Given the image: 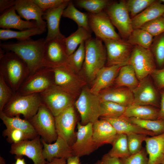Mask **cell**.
I'll return each instance as SVG.
<instances>
[{
	"instance_id": "cell-1",
	"label": "cell",
	"mask_w": 164,
	"mask_h": 164,
	"mask_svg": "<svg viewBox=\"0 0 164 164\" xmlns=\"http://www.w3.org/2000/svg\"><path fill=\"white\" fill-rule=\"evenodd\" d=\"M45 45L44 39L33 40L30 38L16 42L1 43L0 47L21 58L27 65L30 75L43 67Z\"/></svg>"
},
{
	"instance_id": "cell-2",
	"label": "cell",
	"mask_w": 164,
	"mask_h": 164,
	"mask_svg": "<svg viewBox=\"0 0 164 164\" xmlns=\"http://www.w3.org/2000/svg\"><path fill=\"white\" fill-rule=\"evenodd\" d=\"M26 63L12 52H7L0 55V75L14 93L30 75Z\"/></svg>"
},
{
	"instance_id": "cell-3",
	"label": "cell",
	"mask_w": 164,
	"mask_h": 164,
	"mask_svg": "<svg viewBox=\"0 0 164 164\" xmlns=\"http://www.w3.org/2000/svg\"><path fill=\"white\" fill-rule=\"evenodd\" d=\"M85 46V56L82 67L87 80L93 82L98 72L106 64V51L103 41L96 37L86 41Z\"/></svg>"
},
{
	"instance_id": "cell-4",
	"label": "cell",
	"mask_w": 164,
	"mask_h": 164,
	"mask_svg": "<svg viewBox=\"0 0 164 164\" xmlns=\"http://www.w3.org/2000/svg\"><path fill=\"white\" fill-rule=\"evenodd\" d=\"M42 104L39 93L22 95L17 92L14 93L2 111L10 117L22 114L25 119L28 120L36 114Z\"/></svg>"
},
{
	"instance_id": "cell-5",
	"label": "cell",
	"mask_w": 164,
	"mask_h": 164,
	"mask_svg": "<svg viewBox=\"0 0 164 164\" xmlns=\"http://www.w3.org/2000/svg\"><path fill=\"white\" fill-rule=\"evenodd\" d=\"M101 101L98 95L92 93L87 88L82 89L75 105L79 113L81 124L85 125L88 123L93 124L100 117Z\"/></svg>"
},
{
	"instance_id": "cell-6",
	"label": "cell",
	"mask_w": 164,
	"mask_h": 164,
	"mask_svg": "<svg viewBox=\"0 0 164 164\" xmlns=\"http://www.w3.org/2000/svg\"><path fill=\"white\" fill-rule=\"evenodd\" d=\"M38 135L47 143L56 141L58 137L55 117L43 103L36 114L28 120Z\"/></svg>"
},
{
	"instance_id": "cell-7",
	"label": "cell",
	"mask_w": 164,
	"mask_h": 164,
	"mask_svg": "<svg viewBox=\"0 0 164 164\" xmlns=\"http://www.w3.org/2000/svg\"><path fill=\"white\" fill-rule=\"evenodd\" d=\"M39 94L42 103L54 117L73 105L76 97L55 84Z\"/></svg>"
},
{
	"instance_id": "cell-8",
	"label": "cell",
	"mask_w": 164,
	"mask_h": 164,
	"mask_svg": "<svg viewBox=\"0 0 164 164\" xmlns=\"http://www.w3.org/2000/svg\"><path fill=\"white\" fill-rule=\"evenodd\" d=\"M54 84L53 69L43 67L29 75L17 92L22 95L40 93Z\"/></svg>"
},
{
	"instance_id": "cell-9",
	"label": "cell",
	"mask_w": 164,
	"mask_h": 164,
	"mask_svg": "<svg viewBox=\"0 0 164 164\" xmlns=\"http://www.w3.org/2000/svg\"><path fill=\"white\" fill-rule=\"evenodd\" d=\"M124 39H128L133 29L125 1L113 2L104 10Z\"/></svg>"
},
{
	"instance_id": "cell-10",
	"label": "cell",
	"mask_w": 164,
	"mask_h": 164,
	"mask_svg": "<svg viewBox=\"0 0 164 164\" xmlns=\"http://www.w3.org/2000/svg\"><path fill=\"white\" fill-rule=\"evenodd\" d=\"M65 37L61 33L54 38L45 42L43 67L53 69L67 64L68 56L65 46Z\"/></svg>"
},
{
	"instance_id": "cell-11",
	"label": "cell",
	"mask_w": 164,
	"mask_h": 164,
	"mask_svg": "<svg viewBox=\"0 0 164 164\" xmlns=\"http://www.w3.org/2000/svg\"><path fill=\"white\" fill-rule=\"evenodd\" d=\"M52 69L55 84L75 97L86 84L84 80L67 64Z\"/></svg>"
},
{
	"instance_id": "cell-12",
	"label": "cell",
	"mask_w": 164,
	"mask_h": 164,
	"mask_svg": "<svg viewBox=\"0 0 164 164\" xmlns=\"http://www.w3.org/2000/svg\"><path fill=\"white\" fill-rule=\"evenodd\" d=\"M139 81L151 74L156 69L154 56L150 49L134 46L128 62Z\"/></svg>"
},
{
	"instance_id": "cell-13",
	"label": "cell",
	"mask_w": 164,
	"mask_h": 164,
	"mask_svg": "<svg viewBox=\"0 0 164 164\" xmlns=\"http://www.w3.org/2000/svg\"><path fill=\"white\" fill-rule=\"evenodd\" d=\"M105 47L107 56L106 66L120 64H128L134 46L127 40L105 39L102 40Z\"/></svg>"
},
{
	"instance_id": "cell-14",
	"label": "cell",
	"mask_w": 164,
	"mask_h": 164,
	"mask_svg": "<svg viewBox=\"0 0 164 164\" xmlns=\"http://www.w3.org/2000/svg\"><path fill=\"white\" fill-rule=\"evenodd\" d=\"M43 144L40 136L11 145L10 152L15 156L25 155L31 159L34 164H46L43 155Z\"/></svg>"
},
{
	"instance_id": "cell-15",
	"label": "cell",
	"mask_w": 164,
	"mask_h": 164,
	"mask_svg": "<svg viewBox=\"0 0 164 164\" xmlns=\"http://www.w3.org/2000/svg\"><path fill=\"white\" fill-rule=\"evenodd\" d=\"M88 14L89 26L96 37L102 41L121 39L115 31L114 26L104 11L97 14Z\"/></svg>"
},
{
	"instance_id": "cell-16",
	"label": "cell",
	"mask_w": 164,
	"mask_h": 164,
	"mask_svg": "<svg viewBox=\"0 0 164 164\" xmlns=\"http://www.w3.org/2000/svg\"><path fill=\"white\" fill-rule=\"evenodd\" d=\"M93 125L91 123L83 125L77 123L76 140L71 146L73 155H88L97 149L93 139Z\"/></svg>"
},
{
	"instance_id": "cell-17",
	"label": "cell",
	"mask_w": 164,
	"mask_h": 164,
	"mask_svg": "<svg viewBox=\"0 0 164 164\" xmlns=\"http://www.w3.org/2000/svg\"><path fill=\"white\" fill-rule=\"evenodd\" d=\"M54 117L58 136L64 139L71 146L74 139L77 121L73 105L67 108Z\"/></svg>"
},
{
	"instance_id": "cell-18",
	"label": "cell",
	"mask_w": 164,
	"mask_h": 164,
	"mask_svg": "<svg viewBox=\"0 0 164 164\" xmlns=\"http://www.w3.org/2000/svg\"><path fill=\"white\" fill-rule=\"evenodd\" d=\"M132 91L134 97L132 105L160 107L157 91L148 76L140 81Z\"/></svg>"
},
{
	"instance_id": "cell-19",
	"label": "cell",
	"mask_w": 164,
	"mask_h": 164,
	"mask_svg": "<svg viewBox=\"0 0 164 164\" xmlns=\"http://www.w3.org/2000/svg\"><path fill=\"white\" fill-rule=\"evenodd\" d=\"M14 7L21 18L26 21H35L38 27L46 30V22L43 18L44 12L32 0H16Z\"/></svg>"
},
{
	"instance_id": "cell-20",
	"label": "cell",
	"mask_w": 164,
	"mask_h": 164,
	"mask_svg": "<svg viewBox=\"0 0 164 164\" xmlns=\"http://www.w3.org/2000/svg\"><path fill=\"white\" fill-rule=\"evenodd\" d=\"M128 64H120L104 66L96 74L90 91L98 95L102 90L108 88L114 81L121 68Z\"/></svg>"
},
{
	"instance_id": "cell-21",
	"label": "cell",
	"mask_w": 164,
	"mask_h": 164,
	"mask_svg": "<svg viewBox=\"0 0 164 164\" xmlns=\"http://www.w3.org/2000/svg\"><path fill=\"white\" fill-rule=\"evenodd\" d=\"M43 146V155L47 162L54 158H63L67 159L73 155L71 146L63 138L58 136L55 142L53 144L47 143L41 138Z\"/></svg>"
},
{
	"instance_id": "cell-22",
	"label": "cell",
	"mask_w": 164,
	"mask_h": 164,
	"mask_svg": "<svg viewBox=\"0 0 164 164\" xmlns=\"http://www.w3.org/2000/svg\"><path fill=\"white\" fill-rule=\"evenodd\" d=\"M16 12L13 6L1 14L0 28L4 29H14L21 31L37 27L35 21L24 20Z\"/></svg>"
},
{
	"instance_id": "cell-23",
	"label": "cell",
	"mask_w": 164,
	"mask_h": 164,
	"mask_svg": "<svg viewBox=\"0 0 164 164\" xmlns=\"http://www.w3.org/2000/svg\"><path fill=\"white\" fill-rule=\"evenodd\" d=\"M117 134L110 123L104 119L93 124V139L97 148L104 144H111Z\"/></svg>"
},
{
	"instance_id": "cell-24",
	"label": "cell",
	"mask_w": 164,
	"mask_h": 164,
	"mask_svg": "<svg viewBox=\"0 0 164 164\" xmlns=\"http://www.w3.org/2000/svg\"><path fill=\"white\" fill-rule=\"evenodd\" d=\"M98 95L101 101L113 102L125 107L132 105L134 97L132 90L128 88H107Z\"/></svg>"
},
{
	"instance_id": "cell-25",
	"label": "cell",
	"mask_w": 164,
	"mask_h": 164,
	"mask_svg": "<svg viewBox=\"0 0 164 164\" xmlns=\"http://www.w3.org/2000/svg\"><path fill=\"white\" fill-rule=\"evenodd\" d=\"M70 0L67 1L59 7L44 12L43 19L46 21L47 33L45 39L47 42L61 34L59 29L60 23L63 11Z\"/></svg>"
},
{
	"instance_id": "cell-26",
	"label": "cell",
	"mask_w": 164,
	"mask_h": 164,
	"mask_svg": "<svg viewBox=\"0 0 164 164\" xmlns=\"http://www.w3.org/2000/svg\"><path fill=\"white\" fill-rule=\"evenodd\" d=\"M145 141L148 164H164V133L147 137Z\"/></svg>"
},
{
	"instance_id": "cell-27",
	"label": "cell",
	"mask_w": 164,
	"mask_h": 164,
	"mask_svg": "<svg viewBox=\"0 0 164 164\" xmlns=\"http://www.w3.org/2000/svg\"><path fill=\"white\" fill-rule=\"evenodd\" d=\"M112 125L118 134L126 135L131 134H145L151 136L156 135L153 132L145 129L129 121L122 116L110 118H102Z\"/></svg>"
},
{
	"instance_id": "cell-28",
	"label": "cell",
	"mask_w": 164,
	"mask_h": 164,
	"mask_svg": "<svg viewBox=\"0 0 164 164\" xmlns=\"http://www.w3.org/2000/svg\"><path fill=\"white\" fill-rule=\"evenodd\" d=\"M164 14V4L156 0L141 12L132 19L133 29L141 28L145 23L162 16Z\"/></svg>"
},
{
	"instance_id": "cell-29",
	"label": "cell",
	"mask_w": 164,
	"mask_h": 164,
	"mask_svg": "<svg viewBox=\"0 0 164 164\" xmlns=\"http://www.w3.org/2000/svg\"><path fill=\"white\" fill-rule=\"evenodd\" d=\"M159 110V108L151 106L132 105L126 107L122 116L142 120H156L158 119Z\"/></svg>"
},
{
	"instance_id": "cell-30",
	"label": "cell",
	"mask_w": 164,
	"mask_h": 164,
	"mask_svg": "<svg viewBox=\"0 0 164 164\" xmlns=\"http://www.w3.org/2000/svg\"><path fill=\"white\" fill-rule=\"evenodd\" d=\"M0 118L6 128L17 129L35 138L38 135L32 125L28 120L22 119L19 116L10 117L0 111Z\"/></svg>"
},
{
	"instance_id": "cell-31",
	"label": "cell",
	"mask_w": 164,
	"mask_h": 164,
	"mask_svg": "<svg viewBox=\"0 0 164 164\" xmlns=\"http://www.w3.org/2000/svg\"><path fill=\"white\" fill-rule=\"evenodd\" d=\"M139 82L133 67L129 64L121 68L114 81L117 87L125 86L132 90L137 87Z\"/></svg>"
},
{
	"instance_id": "cell-32",
	"label": "cell",
	"mask_w": 164,
	"mask_h": 164,
	"mask_svg": "<svg viewBox=\"0 0 164 164\" xmlns=\"http://www.w3.org/2000/svg\"><path fill=\"white\" fill-rule=\"evenodd\" d=\"M91 33L83 28L78 27L74 32L65 37V44L67 55L71 54L81 43L91 38Z\"/></svg>"
},
{
	"instance_id": "cell-33",
	"label": "cell",
	"mask_w": 164,
	"mask_h": 164,
	"mask_svg": "<svg viewBox=\"0 0 164 164\" xmlns=\"http://www.w3.org/2000/svg\"><path fill=\"white\" fill-rule=\"evenodd\" d=\"M62 16L73 20L78 27L83 28L91 32L89 25L88 13L83 12L78 10L71 1H69L63 11Z\"/></svg>"
},
{
	"instance_id": "cell-34",
	"label": "cell",
	"mask_w": 164,
	"mask_h": 164,
	"mask_svg": "<svg viewBox=\"0 0 164 164\" xmlns=\"http://www.w3.org/2000/svg\"><path fill=\"white\" fill-rule=\"evenodd\" d=\"M46 30L39 27L23 30L15 31L9 29H0V39L6 40L12 39H16L18 41L26 39L32 36L42 34Z\"/></svg>"
},
{
	"instance_id": "cell-35",
	"label": "cell",
	"mask_w": 164,
	"mask_h": 164,
	"mask_svg": "<svg viewBox=\"0 0 164 164\" xmlns=\"http://www.w3.org/2000/svg\"><path fill=\"white\" fill-rule=\"evenodd\" d=\"M111 144L112 148L108 153L111 156L120 159L131 155L128 147L126 135L118 134Z\"/></svg>"
},
{
	"instance_id": "cell-36",
	"label": "cell",
	"mask_w": 164,
	"mask_h": 164,
	"mask_svg": "<svg viewBox=\"0 0 164 164\" xmlns=\"http://www.w3.org/2000/svg\"><path fill=\"white\" fill-rule=\"evenodd\" d=\"M153 39V37L147 31L139 28L134 29L127 40L134 46L137 45L150 49Z\"/></svg>"
},
{
	"instance_id": "cell-37",
	"label": "cell",
	"mask_w": 164,
	"mask_h": 164,
	"mask_svg": "<svg viewBox=\"0 0 164 164\" xmlns=\"http://www.w3.org/2000/svg\"><path fill=\"white\" fill-rule=\"evenodd\" d=\"M126 107L109 101H101L100 117L102 118H116L122 116Z\"/></svg>"
},
{
	"instance_id": "cell-38",
	"label": "cell",
	"mask_w": 164,
	"mask_h": 164,
	"mask_svg": "<svg viewBox=\"0 0 164 164\" xmlns=\"http://www.w3.org/2000/svg\"><path fill=\"white\" fill-rule=\"evenodd\" d=\"M112 2L108 0H77L75 3L88 13L97 14L104 11Z\"/></svg>"
},
{
	"instance_id": "cell-39",
	"label": "cell",
	"mask_w": 164,
	"mask_h": 164,
	"mask_svg": "<svg viewBox=\"0 0 164 164\" xmlns=\"http://www.w3.org/2000/svg\"><path fill=\"white\" fill-rule=\"evenodd\" d=\"M127 118L132 122L153 132L156 135L164 133V120H142L134 118Z\"/></svg>"
},
{
	"instance_id": "cell-40",
	"label": "cell",
	"mask_w": 164,
	"mask_h": 164,
	"mask_svg": "<svg viewBox=\"0 0 164 164\" xmlns=\"http://www.w3.org/2000/svg\"><path fill=\"white\" fill-rule=\"evenodd\" d=\"M157 65L164 66V32L155 37L150 49Z\"/></svg>"
},
{
	"instance_id": "cell-41",
	"label": "cell",
	"mask_w": 164,
	"mask_h": 164,
	"mask_svg": "<svg viewBox=\"0 0 164 164\" xmlns=\"http://www.w3.org/2000/svg\"><path fill=\"white\" fill-rule=\"evenodd\" d=\"M85 56V42H83L77 50L68 56L67 64L76 72H79L82 67Z\"/></svg>"
},
{
	"instance_id": "cell-42",
	"label": "cell",
	"mask_w": 164,
	"mask_h": 164,
	"mask_svg": "<svg viewBox=\"0 0 164 164\" xmlns=\"http://www.w3.org/2000/svg\"><path fill=\"white\" fill-rule=\"evenodd\" d=\"M155 0H128L126 5L131 19L141 12L153 3Z\"/></svg>"
},
{
	"instance_id": "cell-43",
	"label": "cell",
	"mask_w": 164,
	"mask_h": 164,
	"mask_svg": "<svg viewBox=\"0 0 164 164\" xmlns=\"http://www.w3.org/2000/svg\"><path fill=\"white\" fill-rule=\"evenodd\" d=\"M2 136H6L7 141L12 144L34 138L22 131L10 128H6L3 130Z\"/></svg>"
},
{
	"instance_id": "cell-44",
	"label": "cell",
	"mask_w": 164,
	"mask_h": 164,
	"mask_svg": "<svg viewBox=\"0 0 164 164\" xmlns=\"http://www.w3.org/2000/svg\"><path fill=\"white\" fill-rule=\"evenodd\" d=\"M149 33L153 37L164 32V18L162 16L151 21L141 28Z\"/></svg>"
},
{
	"instance_id": "cell-45",
	"label": "cell",
	"mask_w": 164,
	"mask_h": 164,
	"mask_svg": "<svg viewBox=\"0 0 164 164\" xmlns=\"http://www.w3.org/2000/svg\"><path fill=\"white\" fill-rule=\"evenodd\" d=\"M147 135L131 134L127 135L128 147L131 154L136 153L142 149V144L147 137Z\"/></svg>"
},
{
	"instance_id": "cell-46",
	"label": "cell",
	"mask_w": 164,
	"mask_h": 164,
	"mask_svg": "<svg viewBox=\"0 0 164 164\" xmlns=\"http://www.w3.org/2000/svg\"><path fill=\"white\" fill-rule=\"evenodd\" d=\"M147 155L145 149L142 148L139 152L120 159L122 164H148Z\"/></svg>"
},
{
	"instance_id": "cell-47",
	"label": "cell",
	"mask_w": 164,
	"mask_h": 164,
	"mask_svg": "<svg viewBox=\"0 0 164 164\" xmlns=\"http://www.w3.org/2000/svg\"><path fill=\"white\" fill-rule=\"evenodd\" d=\"M14 93L0 75V111H2L6 104Z\"/></svg>"
},
{
	"instance_id": "cell-48",
	"label": "cell",
	"mask_w": 164,
	"mask_h": 164,
	"mask_svg": "<svg viewBox=\"0 0 164 164\" xmlns=\"http://www.w3.org/2000/svg\"><path fill=\"white\" fill-rule=\"evenodd\" d=\"M43 12L60 6L67 0H32Z\"/></svg>"
},
{
	"instance_id": "cell-49",
	"label": "cell",
	"mask_w": 164,
	"mask_h": 164,
	"mask_svg": "<svg viewBox=\"0 0 164 164\" xmlns=\"http://www.w3.org/2000/svg\"><path fill=\"white\" fill-rule=\"evenodd\" d=\"M155 83L160 90L164 89V66L160 69H155L151 74Z\"/></svg>"
},
{
	"instance_id": "cell-50",
	"label": "cell",
	"mask_w": 164,
	"mask_h": 164,
	"mask_svg": "<svg viewBox=\"0 0 164 164\" xmlns=\"http://www.w3.org/2000/svg\"><path fill=\"white\" fill-rule=\"evenodd\" d=\"M100 161L101 164H122L120 159L111 157L108 153L103 156Z\"/></svg>"
},
{
	"instance_id": "cell-51",
	"label": "cell",
	"mask_w": 164,
	"mask_h": 164,
	"mask_svg": "<svg viewBox=\"0 0 164 164\" xmlns=\"http://www.w3.org/2000/svg\"><path fill=\"white\" fill-rule=\"evenodd\" d=\"M15 0H0V13L1 14L7 10L14 6Z\"/></svg>"
},
{
	"instance_id": "cell-52",
	"label": "cell",
	"mask_w": 164,
	"mask_h": 164,
	"mask_svg": "<svg viewBox=\"0 0 164 164\" xmlns=\"http://www.w3.org/2000/svg\"><path fill=\"white\" fill-rule=\"evenodd\" d=\"M161 100L158 119L164 120V89L160 90Z\"/></svg>"
},
{
	"instance_id": "cell-53",
	"label": "cell",
	"mask_w": 164,
	"mask_h": 164,
	"mask_svg": "<svg viewBox=\"0 0 164 164\" xmlns=\"http://www.w3.org/2000/svg\"><path fill=\"white\" fill-rule=\"evenodd\" d=\"M79 158L75 155L71 156L67 159V164H81Z\"/></svg>"
},
{
	"instance_id": "cell-54",
	"label": "cell",
	"mask_w": 164,
	"mask_h": 164,
	"mask_svg": "<svg viewBox=\"0 0 164 164\" xmlns=\"http://www.w3.org/2000/svg\"><path fill=\"white\" fill-rule=\"evenodd\" d=\"M67 159L63 158H54L46 164H67Z\"/></svg>"
},
{
	"instance_id": "cell-55",
	"label": "cell",
	"mask_w": 164,
	"mask_h": 164,
	"mask_svg": "<svg viewBox=\"0 0 164 164\" xmlns=\"http://www.w3.org/2000/svg\"><path fill=\"white\" fill-rule=\"evenodd\" d=\"M16 159L15 164H26L25 159L21 156H15Z\"/></svg>"
},
{
	"instance_id": "cell-56",
	"label": "cell",
	"mask_w": 164,
	"mask_h": 164,
	"mask_svg": "<svg viewBox=\"0 0 164 164\" xmlns=\"http://www.w3.org/2000/svg\"><path fill=\"white\" fill-rule=\"evenodd\" d=\"M0 164H5V159L2 157H0Z\"/></svg>"
},
{
	"instance_id": "cell-57",
	"label": "cell",
	"mask_w": 164,
	"mask_h": 164,
	"mask_svg": "<svg viewBox=\"0 0 164 164\" xmlns=\"http://www.w3.org/2000/svg\"><path fill=\"white\" fill-rule=\"evenodd\" d=\"M94 164H101L100 160L98 161H97Z\"/></svg>"
},
{
	"instance_id": "cell-58",
	"label": "cell",
	"mask_w": 164,
	"mask_h": 164,
	"mask_svg": "<svg viewBox=\"0 0 164 164\" xmlns=\"http://www.w3.org/2000/svg\"><path fill=\"white\" fill-rule=\"evenodd\" d=\"M160 1L164 4V0H160Z\"/></svg>"
},
{
	"instance_id": "cell-59",
	"label": "cell",
	"mask_w": 164,
	"mask_h": 164,
	"mask_svg": "<svg viewBox=\"0 0 164 164\" xmlns=\"http://www.w3.org/2000/svg\"><path fill=\"white\" fill-rule=\"evenodd\" d=\"M162 16L164 18V14L163 15H162Z\"/></svg>"
},
{
	"instance_id": "cell-60",
	"label": "cell",
	"mask_w": 164,
	"mask_h": 164,
	"mask_svg": "<svg viewBox=\"0 0 164 164\" xmlns=\"http://www.w3.org/2000/svg\"><path fill=\"white\" fill-rule=\"evenodd\" d=\"M12 164H15V163H12Z\"/></svg>"
},
{
	"instance_id": "cell-61",
	"label": "cell",
	"mask_w": 164,
	"mask_h": 164,
	"mask_svg": "<svg viewBox=\"0 0 164 164\" xmlns=\"http://www.w3.org/2000/svg\"></svg>"
}]
</instances>
